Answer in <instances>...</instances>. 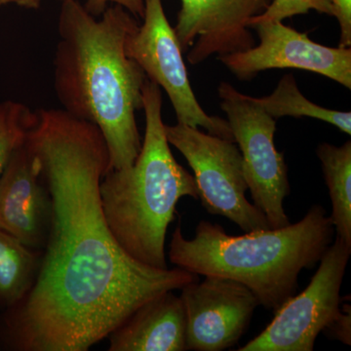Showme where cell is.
Segmentation results:
<instances>
[{"label":"cell","mask_w":351,"mask_h":351,"mask_svg":"<svg viewBox=\"0 0 351 351\" xmlns=\"http://www.w3.org/2000/svg\"><path fill=\"white\" fill-rule=\"evenodd\" d=\"M52 201L38 276L0 313V350L87 351L157 295L197 280L138 262L110 232L100 198L110 156L101 131L64 110H40L27 133Z\"/></svg>","instance_id":"obj_1"},{"label":"cell","mask_w":351,"mask_h":351,"mask_svg":"<svg viewBox=\"0 0 351 351\" xmlns=\"http://www.w3.org/2000/svg\"><path fill=\"white\" fill-rule=\"evenodd\" d=\"M138 24L117 4L99 18L77 0L62 1L54 60L57 98L64 110L101 131L108 172L130 167L142 147L136 112L143 110L147 77L125 51L127 36Z\"/></svg>","instance_id":"obj_2"},{"label":"cell","mask_w":351,"mask_h":351,"mask_svg":"<svg viewBox=\"0 0 351 351\" xmlns=\"http://www.w3.org/2000/svg\"><path fill=\"white\" fill-rule=\"evenodd\" d=\"M326 209L313 205L301 221L277 230L228 235L221 226L201 221L193 239L177 226L170 242V262L195 276L239 281L260 306L276 311L295 295L300 274L311 269L334 241Z\"/></svg>","instance_id":"obj_3"},{"label":"cell","mask_w":351,"mask_h":351,"mask_svg":"<svg viewBox=\"0 0 351 351\" xmlns=\"http://www.w3.org/2000/svg\"><path fill=\"white\" fill-rule=\"evenodd\" d=\"M145 132L133 165L112 170L100 182L101 210L113 237L138 262L168 269L165 240L184 196L198 199L195 177L177 162L166 138L162 94L147 80L143 88Z\"/></svg>","instance_id":"obj_4"},{"label":"cell","mask_w":351,"mask_h":351,"mask_svg":"<svg viewBox=\"0 0 351 351\" xmlns=\"http://www.w3.org/2000/svg\"><path fill=\"white\" fill-rule=\"evenodd\" d=\"M218 92L221 108L239 145L254 205L263 212L272 230L290 225L284 207L290 193L288 168L284 154L274 145L277 120L255 97L240 93L230 83L221 82Z\"/></svg>","instance_id":"obj_5"},{"label":"cell","mask_w":351,"mask_h":351,"mask_svg":"<svg viewBox=\"0 0 351 351\" xmlns=\"http://www.w3.org/2000/svg\"><path fill=\"white\" fill-rule=\"evenodd\" d=\"M165 134L193 169L198 199L208 213L225 217L245 232L269 230L265 215L245 195L248 186L234 142L181 123L165 125Z\"/></svg>","instance_id":"obj_6"},{"label":"cell","mask_w":351,"mask_h":351,"mask_svg":"<svg viewBox=\"0 0 351 351\" xmlns=\"http://www.w3.org/2000/svg\"><path fill=\"white\" fill-rule=\"evenodd\" d=\"M144 2V22L136 25L127 36V56L141 66L147 80L164 89L178 123L193 128L201 127L207 133L234 142L228 121L207 114L196 99L182 57L184 52L174 27L166 17L162 0Z\"/></svg>","instance_id":"obj_7"},{"label":"cell","mask_w":351,"mask_h":351,"mask_svg":"<svg viewBox=\"0 0 351 351\" xmlns=\"http://www.w3.org/2000/svg\"><path fill=\"white\" fill-rule=\"evenodd\" d=\"M351 247L338 237L321 258L311 283L276 311L258 336L239 351H313L316 339L341 311V289Z\"/></svg>","instance_id":"obj_8"},{"label":"cell","mask_w":351,"mask_h":351,"mask_svg":"<svg viewBox=\"0 0 351 351\" xmlns=\"http://www.w3.org/2000/svg\"><path fill=\"white\" fill-rule=\"evenodd\" d=\"M249 27L257 32L258 45L219 57L242 82H250L267 69H297L325 76L351 89L350 48L321 45L306 32L284 25L283 21H252Z\"/></svg>","instance_id":"obj_9"},{"label":"cell","mask_w":351,"mask_h":351,"mask_svg":"<svg viewBox=\"0 0 351 351\" xmlns=\"http://www.w3.org/2000/svg\"><path fill=\"white\" fill-rule=\"evenodd\" d=\"M181 298L186 313V350L221 351L239 343L260 306L246 286L218 276L186 284Z\"/></svg>","instance_id":"obj_10"},{"label":"cell","mask_w":351,"mask_h":351,"mask_svg":"<svg viewBox=\"0 0 351 351\" xmlns=\"http://www.w3.org/2000/svg\"><path fill=\"white\" fill-rule=\"evenodd\" d=\"M274 0H181L174 27L182 52L196 66L213 55L242 52L256 45L249 27Z\"/></svg>","instance_id":"obj_11"},{"label":"cell","mask_w":351,"mask_h":351,"mask_svg":"<svg viewBox=\"0 0 351 351\" xmlns=\"http://www.w3.org/2000/svg\"><path fill=\"white\" fill-rule=\"evenodd\" d=\"M51 219L50 193L41 177L38 157L25 138L0 178V230L29 248L43 251Z\"/></svg>","instance_id":"obj_12"},{"label":"cell","mask_w":351,"mask_h":351,"mask_svg":"<svg viewBox=\"0 0 351 351\" xmlns=\"http://www.w3.org/2000/svg\"><path fill=\"white\" fill-rule=\"evenodd\" d=\"M186 329L181 298L167 291L138 306L108 335V350H186Z\"/></svg>","instance_id":"obj_13"},{"label":"cell","mask_w":351,"mask_h":351,"mask_svg":"<svg viewBox=\"0 0 351 351\" xmlns=\"http://www.w3.org/2000/svg\"><path fill=\"white\" fill-rule=\"evenodd\" d=\"M332 203L330 219L337 237L351 247V142L322 143L316 149Z\"/></svg>","instance_id":"obj_14"},{"label":"cell","mask_w":351,"mask_h":351,"mask_svg":"<svg viewBox=\"0 0 351 351\" xmlns=\"http://www.w3.org/2000/svg\"><path fill=\"white\" fill-rule=\"evenodd\" d=\"M43 252L29 248L0 230V313L17 304L31 290Z\"/></svg>","instance_id":"obj_15"},{"label":"cell","mask_w":351,"mask_h":351,"mask_svg":"<svg viewBox=\"0 0 351 351\" xmlns=\"http://www.w3.org/2000/svg\"><path fill=\"white\" fill-rule=\"evenodd\" d=\"M256 99L274 119L284 117H311L327 122L348 135L351 134V112L329 110L309 101L300 91L293 75H284L269 96Z\"/></svg>","instance_id":"obj_16"},{"label":"cell","mask_w":351,"mask_h":351,"mask_svg":"<svg viewBox=\"0 0 351 351\" xmlns=\"http://www.w3.org/2000/svg\"><path fill=\"white\" fill-rule=\"evenodd\" d=\"M34 112L21 103L0 104V178L14 151L24 142Z\"/></svg>","instance_id":"obj_17"},{"label":"cell","mask_w":351,"mask_h":351,"mask_svg":"<svg viewBox=\"0 0 351 351\" xmlns=\"http://www.w3.org/2000/svg\"><path fill=\"white\" fill-rule=\"evenodd\" d=\"M311 10L334 17L332 0H274L265 13L253 18L250 22L258 20L284 21L294 16L304 15Z\"/></svg>","instance_id":"obj_18"},{"label":"cell","mask_w":351,"mask_h":351,"mask_svg":"<svg viewBox=\"0 0 351 351\" xmlns=\"http://www.w3.org/2000/svg\"><path fill=\"white\" fill-rule=\"evenodd\" d=\"M110 3L123 7L138 20L144 17V0H86L83 5L94 17H100Z\"/></svg>","instance_id":"obj_19"},{"label":"cell","mask_w":351,"mask_h":351,"mask_svg":"<svg viewBox=\"0 0 351 351\" xmlns=\"http://www.w3.org/2000/svg\"><path fill=\"white\" fill-rule=\"evenodd\" d=\"M334 17L339 25V47L351 46V0H332Z\"/></svg>","instance_id":"obj_20"},{"label":"cell","mask_w":351,"mask_h":351,"mask_svg":"<svg viewBox=\"0 0 351 351\" xmlns=\"http://www.w3.org/2000/svg\"><path fill=\"white\" fill-rule=\"evenodd\" d=\"M332 335V338L338 339L345 345H351V306L345 304L341 307L338 315L332 321L331 324L326 328ZM324 331V332H325Z\"/></svg>","instance_id":"obj_21"},{"label":"cell","mask_w":351,"mask_h":351,"mask_svg":"<svg viewBox=\"0 0 351 351\" xmlns=\"http://www.w3.org/2000/svg\"><path fill=\"white\" fill-rule=\"evenodd\" d=\"M64 1V0H60ZM43 3V0H0V6L6 4H16L27 9H38Z\"/></svg>","instance_id":"obj_22"}]
</instances>
